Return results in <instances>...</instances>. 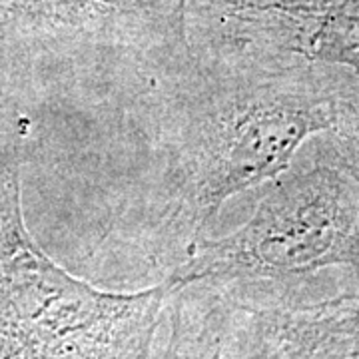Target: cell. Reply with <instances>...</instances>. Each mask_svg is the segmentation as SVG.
<instances>
[{"instance_id": "cell-1", "label": "cell", "mask_w": 359, "mask_h": 359, "mask_svg": "<svg viewBox=\"0 0 359 359\" xmlns=\"http://www.w3.org/2000/svg\"><path fill=\"white\" fill-rule=\"evenodd\" d=\"M202 66L174 94L164 136L168 208L182 231H200L224 202L276 180L297 150L334 128L359 76L295 54Z\"/></svg>"}, {"instance_id": "cell-2", "label": "cell", "mask_w": 359, "mask_h": 359, "mask_svg": "<svg viewBox=\"0 0 359 359\" xmlns=\"http://www.w3.org/2000/svg\"><path fill=\"white\" fill-rule=\"evenodd\" d=\"M330 266L359 268V182L325 150L278 176L254 216L200 245L174 282L306 276Z\"/></svg>"}, {"instance_id": "cell-3", "label": "cell", "mask_w": 359, "mask_h": 359, "mask_svg": "<svg viewBox=\"0 0 359 359\" xmlns=\"http://www.w3.org/2000/svg\"><path fill=\"white\" fill-rule=\"evenodd\" d=\"M14 20L48 32H98L116 20L132 16L140 0H0Z\"/></svg>"}, {"instance_id": "cell-4", "label": "cell", "mask_w": 359, "mask_h": 359, "mask_svg": "<svg viewBox=\"0 0 359 359\" xmlns=\"http://www.w3.org/2000/svg\"><path fill=\"white\" fill-rule=\"evenodd\" d=\"M327 134V152L359 182V82L347 96L335 126Z\"/></svg>"}, {"instance_id": "cell-5", "label": "cell", "mask_w": 359, "mask_h": 359, "mask_svg": "<svg viewBox=\"0 0 359 359\" xmlns=\"http://www.w3.org/2000/svg\"><path fill=\"white\" fill-rule=\"evenodd\" d=\"M186 8H188V0H178V4H176V22H178V36L182 42H186Z\"/></svg>"}]
</instances>
